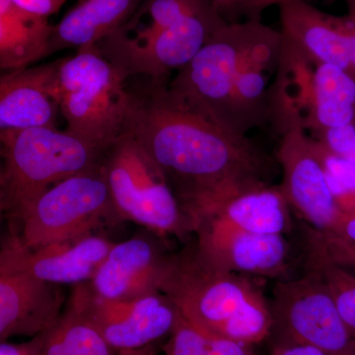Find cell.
Wrapping results in <instances>:
<instances>
[{"label": "cell", "mask_w": 355, "mask_h": 355, "mask_svg": "<svg viewBox=\"0 0 355 355\" xmlns=\"http://www.w3.org/2000/svg\"><path fill=\"white\" fill-rule=\"evenodd\" d=\"M272 302L273 324L286 336V343L311 345L330 355L355 354V338L314 268L301 279L277 284Z\"/></svg>", "instance_id": "cell-9"}, {"label": "cell", "mask_w": 355, "mask_h": 355, "mask_svg": "<svg viewBox=\"0 0 355 355\" xmlns=\"http://www.w3.org/2000/svg\"><path fill=\"white\" fill-rule=\"evenodd\" d=\"M164 352L165 355H209V342L205 333L179 312Z\"/></svg>", "instance_id": "cell-23"}, {"label": "cell", "mask_w": 355, "mask_h": 355, "mask_svg": "<svg viewBox=\"0 0 355 355\" xmlns=\"http://www.w3.org/2000/svg\"><path fill=\"white\" fill-rule=\"evenodd\" d=\"M120 220L101 162L44 191L20 218L23 246L29 249L93 234L105 221Z\"/></svg>", "instance_id": "cell-7"}, {"label": "cell", "mask_w": 355, "mask_h": 355, "mask_svg": "<svg viewBox=\"0 0 355 355\" xmlns=\"http://www.w3.org/2000/svg\"><path fill=\"white\" fill-rule=\"evenodd\" d=\"M280 67L296 89L288 90L300 111L306 112L303 121L311 132L355 125V81L347 72L331 64H310L284 49Z\"/></svg>", "instance_id": "cell-12"}, {"label": "cell", "mask_w": 355, "mask_h": 355, "mask_svg": "<svg viewBox=\"0 0 355 355\" xmlns=\"http://www.w3.org/2000/svg\"><path fill=\"white\" fill-rule=\"evenodd\" d=\"M311 234L321 241L355 249V209L342 212L331 231L320 233L311 229Z\"/></svg>", "instance_id": "cell-26"}, {"label": "cell", "mask_w": 355, "mask_h": 355, "mask_svg": "<svg viewBox=\"0 0 355 355\" xmlns=\"http://www.w3.org/2000/svg\"><path fill=\"white\" fill-rule=\"evenodd\" d=\"M270 355H330L323 350L307 345L284 343L275 347Z\"/></svg>", "instance_id": "cell-32"}, {"label": "cell", "mask_w": 355, "mask_h": 355, "mask_svg": "<svg viewBox=\"0 0 355 355\" xmlns=\"http://www.w3.org/2000/svg\"><path fill=\"white\" fill-rule=\"evenodd\" d=\"M127 88L123 130L164 173L197 222L219 203L268 186L270 159L246 135L227 132L170 90L168 78L139 76Z\"/></svg>", "instance_id": "cell-1"}, {"label": "cell", "mask_w": 355, "mask_h": 355, "mask_svg": "<svg viewBox=\"0 0 355 355\" xmlns=\"http://www.w3.org/2000/svg\"><path fill=\"white\" fill-rule=\"evenodd\" d=\"M144 0H77L53 25L49 55L97 44L135 15Z\"/></svg>", "instance_id": "cell-18"}, {"label": "cell", "mask_w": 355, "mask_h": 355, "mask_svg": "<svg viewBox=\"0 0 355 355\" xmlns=\"http://www.w3.org/2000/svg\"><path fill=\"white\" fill-rule=\"evenodd\" d=\"M167 257L150 238L114 243L89 286L98 297L108 300H132L159 293Z\"/></svg>", "instance_id": "cell-16"}, {"label": "cell", "mask_w": 355, "mask_h": 355, "mask_svg": "<svg viewBox=\"0 0 355 355\" xmlns=\"http://www.w3.org/2000/svg\"><path fill=\"white\" fill-rule=\"evenodd\" d=\"M0 205L20 220L44 191L101 162L106 149L57 128L0 130Z\"/></svg>", "instance_id": "cell-4"}, {"label": "cell", "mask_w": 355, "mask_h": 355, "mask_svg": "<svg viewBox=\"0 0 355 355\" xmlns=\"http://www.w3.org/2000/svg\"><path fill=\"white\" fill-rule=\"evenodd\" d=\"M160 292L200 330L251 345L270 335L272 307L247 275L222 270L197 242L168 254Z\"/></svg>", "instance_id": "cell-3"}, {"label": "cell", "mask_w": 355, "mask_h": 355, "mask_svg": "<svg viewBox=\"0 0 355 355\" xmlns=\"http://www.w3.org/2000/svg\"><path fill=\"white\" fill-rule=\"evenodd\" d=\"M89 319L116 352L139 349L171 333L179 314L162 292L132 300L98 297L88 282L72 286Z\"/></svg>", "instance_id": "cell-10"}, {"label": "cell", "mask_w": 355, "mask_h": 355, "mask_svg": "<svg viewBox=\"0 0 355 355\" xmlns=\"http://www.w3.org/2000/svg\"><path fill=\"white\" fill-rule=\"evenodd\" d=\"M311 135L331 153L355 165L354 125L326 128Z\"/></svg>", "instance_id": "cell-24"}, {"label": "cell", "mask_w": 355, "mask_h": 355, "mask_svg": "<svg viewBox=\"0 0 355 355\" xmlns=\"http://www.w3.org/2000/svg\"><path fill=\"white\" fill-rule=\"evenodd\" d=\"M282 53V33L261 19L228 23L178 70L169 88L223 130L248 137L275 123Z\"/></svg>", "instance_id": "cell-2"}, {"label": "cell", "mask_w": 355, "mask_h": 355, "mask_svg": "<svg viewBox=\"0 0 355 355\" xmlns=\"http://www.w3.org/2000/svg\"><path fill=\"white\" fill-rule=\"evenodd\" d=\"M355 355V354H354Z\"/></svg>", "instance_id": "cell-36"}, {"label": "cell", "mask_w": 355, "mask_h": 355, "mask_svg": "<svg viewBox=\"0 0 355 355\" xmlns=\"http://www.w3.org/2000/svg\"><path fill=\"white\" fill-rule=\"evenodd\" d=\"M310 268L323 277L342 317L355 338V272L324 259L310 256Z\"/></svg>", "instance_id": "cell-22"}, {"label": "cell", "mask_w": 355, "mask_h": 355, "mask_svg": "<svg viewBox=\"0 0 355 355\" xmlns=\"http://www.w3.org/2000/svg\"><path fill=\"white\" fill-rule=\"evenodd\" d=\"M289 207L280 187L268 184L227 198L207 212L198 224L211 220L236 230L284 235L291 228Z\"/></svg>", "instance_id": "cell-19"}, {"label": "cell", "mask_w": 355, "mask_h": 355, "mask_svg": "<svg viewBox=\"0 0 355 355\" xmlns=\"http://www.w3.org/2000/svg\"><path fill=\"white\" fill-rule=\"evenodd\" d=\"M309 240L311 256L324 259L355 272V249L329 244L311 234Z\"/></svg>", "instance_id": "cell-27"}, {"label": "cell", "mask_w": 355, "mask_h": 355, "mask_svg": "<svg viewBox=\"0 0 355 355\" xmlns=\"http://www.w3.org/2000/svg\"><path fill=\"white\" fill-rule=\"evenodd\" d=\"M58 60L0 77V130L57 128Z\"/></svg>", "instance_id": "cell-17"}, {"label": "cell", "mask_w": 355, "mask_h": 355, "mask_svg": "<svg viewBox=\"0 0 355 355\" xmlns=\"http://www.w3.org/2000/svg\"><path fill=\"white\" fill-rule=\"evenodd\" d=\"M214 6L218 9L219 12L222 14L224 18L228 22H232L233 15L238 4L240 3L241 0H211Z\"/></svg>", "instance_id": "cell-33"}, {"label": "cell", "mask_w": 355, "mask_h": 355, "mask_svg": "<svg viewBox=\"0 0 355 355\" xmlns=\"http://www.w3.org/2000/svg\"><path fill=\"white\" fill-rule=\"evenodd\" d=\"M345 2V6H347V14L349 19L354 22L355 25V0H343Z\"/></svg>", "instance_id": "cell-35"}, {"label": "cell", "mask_w": 355, "mask_h": 355, "mask_svg": "<svg viewBox=\"0 0 355 355\" xmlns=\"http://www.w3.org/2000/svg\"><path fill=\"white\" fill-rule=\"evenodd\" d=\"M195 233L198 249L222 270L270 277L286 270L289 246L284 235L257 234L211 220L200 222Z\"/></svg>", "instance_id": "cell-15"}, {"label": "cell", "mask_w": 355, "mask_h": 355, "mask_svg": "<svg viewBox=\"0 0 355 355\" xmlns=\"http://www.w3.org/2000/svg\"><path fill=\"white\" fill-rule=\"evenodd\" d=\"M272 128L279 135L277 159L284 197L312 230L329 232L343 211L331 193L316 139L306 132L302 114L286 83L280 87Z\"/></svg>", "instance_id": "cell-8"}, {"label": "cell", "mask_w": 355, "mask_h": 355, "mask_svg": "<svg viewBox=\"0 0 355 355\" xmlns=\"http://www.w3.org/2000/svg\"><path fill=\"white\" fill-rule=\"evenodd\" d=\"M114 245L107 238L93 233L29 249L23 246L17 236H13L2 245L0 263L44 282L73 286L93 279Z\"/></svg>", "instance_id": "cell-13"}, {"label": "cell", "mask_w": 355, "mask_h": 355, "mask_svg": "<svg viewBox=\"0 0 355 355\" xmlns=\"http://www.w3.org/2000/svg\"><path fill=\"white\" fill-rule=\"evenodd\" d=\"M279 8L282 48L310 64H331L355 81V25L349 16H335L307 1Z\"/></svg>", "instance_id": "cell-11"}, {"label": "cell", "mask_w": 355, "mask_h": 355, "mask_svg": "<svg viewBox=\"0 0 355 355\" xmlns=\"http://www.w3.org/2000/svg\"><path fill=\"white\" fill-rule=\"evenodd\" d=\"M44 333L34 336L28 342L12 343L1 342L0 355H41L43 350Z\"/></svg>", "instance_id": "cell-30"}, {"label": "cell", "mask_w": 355, "mask_h": 355, "mask_svg": "<svg viewBox=\"0 0 355 355\" xmlns=\"http://www.w3.org/2000/svg\"><path fill=\"white\" fill-rule=\"evenodd\" d=\"M209 342V355H254L249 349V345H245L230 338H223L205 333Z\"/></svg>", "instance_id": "cell-28"}, {"label": "cell", "mask_w": 355, "mask_h": 355, "mask_svg": "<svg viewBox=\"0 0 355 355\" xmlns=\"http://www.w3.org/2000/svg\"><path fill=\"white\" fill-rule=\"evenodd\" d=\"M65 303L60 284L0 263V340L41 335L55 326Z\"/></svg>", "instance_id": "cell-14"}, {"label": "cell", "mask_w": 355, "mask_h": 355, "mask_svg": "<svg viewBox=\"0 0 355 355\" xmlns=\"http://www.w3.org/2000/svg\"><path fill=\"white\" fill-rule=\"evenodd\" d=\"M316 141L318 153L329 181L347 190L355 191V165L331 153L317 139Z\"/></svg>", "instance_id": "cell-25"}, {"label": "cell", "mask_w": 355, "mask_h": 355, "mask_svg": "<svg viewBox=\"0 0 355 355\" xmlns=\"http://www.w3.org/2000/svg\"><path fill=\"white\" fill-rule=\"evenodd\" d=\"M16 6L37 15L50 17L64 6L67 0H11Z\"/></svg>", "instance_id": "cell-31"}, {"label": "cell", "mask_w": 355, "mask_h": 355, "mask_svg": "<svg viewBox=\"0 0 355 355\" xmlns=\"http://www.w3.org/2000/svg\"><path fill=\"white\" fill-rule=\"evenodd\" d=\"M118 355H156V349L153 345H149L139 349L121 350Z\"/></svg>", "instance_id": "cell-34"}, {"label": "cell", "mask_w": 355, "mask_h": 355, "mask_svg": "<svg viewBox=\"0 0 355 355\" xmlns=\"http://www.w3.org/2000/svg\"><path fill=\"white\" fill-rule=\"evenodd\" d=\"M53 25L11 0H0V67L26 69L49 57Z\"/></svg>", "instance_id": "cell-20"}, {"label": "cell", "mask_w": 355, "mask_h": 355, "mask_svg": "<svg viewBox=\"0 0 355 355\" xmlns=\"http://www.w3.org/2000/svg\"><path fill=\"white\" fill-rule=\"evenodd\" d=\"M72 289L62 316L44 333L41 355H114Z\"/></svg>", "instance_id": "cell-21"}, {"label": "cell", "mask_w": 355, "mask_h": 355, "mask_svg": "<svg viewBox=\"0 0 355 355\" xmlns=\"http://www.w3.org/2000/svg\"><path fill=\"white\" fill-rule=\"evenodd\" d=\"M58 92L67 132L106 149L123 132L125 80L97 44L58 60Z\"/></svg>", "instance_id": "cell-6"}, {"label": "cell", "mask_w": 355, "mask_h": 355, "mask_svg": "<svg viewBox=\"0 0 355 355\" xmlns=\"http://www.w3.org/2000/svg\"><path fill=\"white\" fill-rule=\"evenodd\" d=\"M291 1H306V0H241L236 8L232 22L238 18L245 19H260L261 14L272 6H279Z\"/></svg>", "instance_id": "cell-29"}, {"label": "cell", "mask_w": 355, "mask_h": 355, "mask_svg": "<svg viewBox=\"0 0 355 355\" xmlns=\"http://www.w3.org/2000/svg\"><path fill=\"white\" fill-rule=\"evenodd\" d=\"M116 216L159 236L184 239L195 225L157 163L130 132L121 135L101 160Z\"/></svg>", "instance_id": "cell-5"}]
</instances>
